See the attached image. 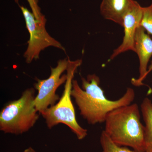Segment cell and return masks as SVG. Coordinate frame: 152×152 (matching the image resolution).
Returning <instances> with one entry per match:
<instances>
[{"label":"cell","instance_id":"cell-1","mask_svg":"<svg viewBox=\"0 0 152 152\" xmlns=\"http://www.w3.org/2000/svg\"><path fill=\"white\" fill-rule=\"evenodd\" d=\"M81 80V87L77 80H73L71 96L75 99L81 115L89 124L104 122L110 112L132 104L135 97L134 90L128 88L118 99L109 100L100 86V78L96 74L88 75L86 78L82 77Z\"/></svg>","mask_w":152,"mask_h":152},{"label":"cell","instance_id":"cell-2","mask_svg":"<svg viewBox=\"0 0 152 152\" xmlns=\"http://www.w3.org/2000/svg\"><path fill=\"white\" fill-rule=\"evenodd\" d=\"M104 132L118 145L145 152V126L140 120L137 104H131L110 112L104 122Z\"/></svg>","mask_w":152,"mask_h":152},{"label":"cell","instance_id":"cell-3","mask_svg":"<svg viewBox=\"0 0 152 152\" xmlns=\"http://www.w3.org/2000/svg\"><path fill=\"white\" fill-rule=\"evenodd\" d=\"M36 96L35 88H28L19 99L8 103L0 113V130L19 135L33 128L39 117L34 104Z\"/></svg>","mask_w":152,"mask_h":152},{"label":"cell","instance_id":"cell-4","mask_svg":"<svg viewBox=\"0 0 152 152\" xmlns=\"http://www.w3.org/2000/svg\"><path fill=\"white\" fill-rule=\"evenodd\" d=\"M82 64V60L72 61L69 59L67 79L61 97L56 104L41 114L49 129L59 124H64L70 129L79 140H83L88 135V130L81 126L77 121L75 108L71 99V92L75 74Z\"/></svg>","mask_w":152,"mask_h":152},{"label":"cell","instance_id":"cell-5","mask_svg":"<svg viewBox=\"0 0 152 152\" xmlns=\"http://www.w3.org/2000/svg\"><path fill=\"white\" fill-rule=\"evenodd\" d=\"M20 7L30 34L27 48L24 54L26 62L29 64L34 60L39 59L41 52L49 47L66 51L61 43L52 37L47 32L46 24L37 20L33 13L27 8L22 6Z\"/></svg>","mask_w":152,"mask_h":152},{"label":"cell","instance_id":"cell-6","mask_svg":"<svg viewBox=\"0 0 152 152\" xmlns=\"http://www.w3.org/2000/svg\"><path fill=\"white\" fill-rule=\"evenodd\" d=\"M69 59L60 60L56 66L51 67V74L48 78L38 79L34 84L35 89L38 91L34 101L35 107L39 113L41 114L50 107L54 105L59 100L60 97L56 94L58 88L66 83V74L63 73L67 70Z\"/></svg>","mask_w":152,"mask_h":152},{"label":"cell","instance_id":"cell-7","mask_svg":"<svg viewBox=\"0 0 152 152\" xmlns=\"http://www.w3.org/2000/svg\"><path fill=\"white\" fill-rule=\"evenodd\" d=\"M142 14V7L137 1L132 0L124 18L123 27L124 35L122 43L114 50L110 59H113L119 55L128 51L135 52V35L136 30L140 26Z\"/></svg>","mask_w":152,"mask_h":152},{"label":"cell","instance_id":"cell-8","mask_svg":"<svg viewBox=\"0 0 152 152\" xmlns=\"http://www.w3.org/2000/svg\"><path fill=\"white\" fill-rule=\"evenodd\" d=\"M135 52L139 57L140 62L138 78L132 79V84L135 86H140L145 78L148 64L152 56V39L143 28L139 26L136 30L134 37Z\"/></svg>","mask_w":152,"mask_h":152},{"label":"cell","instance_id":"cell-9","mask_svg":"<svg viewBox=\"0 0 152 152\" xmlns=\"http://www.w3.org/2000/svg\"><path fill=\"white\" fill-rule=\"evenodd\" d=\"M132 0H102L100 7L104 18L123 26L125 14Z\"/></svg>","mask_w":152,"mask_h":152},{"label":"cell","instance_id":"cell-10","mask_svg":"<svg viewBox=\"0 0 152 152\" xmlns=\"http://www.w3.org/2000/svg\"><path fill=\"white\" fill-rule=\"evenodd\" d=\"M141 111L145 124V152H152V102L148 98H145L142 102Z\"/></svg>","mask_w":152,"mask_h":152},{"label":"cell","instance_id":"cell-11","mask_svg":"<svg viewBox=\"0 0 152 152\" xmlns=\"http://www.w3.org/2000/svg\"><path fill=\"white\" fill-rule=\"evenodd\" d=\"M100 142L102 149V152H139L134 150L132 151L126 147L118 145L111 140L104 131L101 134Z\"/></svg>","mask_w":152,"mask_h":152},{"label":"cell","instance_id":"cell-12","mask_svg":"<svg viewBox=\"0 0 152 152\" xmlns=\"http://www.w3.org/2000/svg\"><path fill=\"white\" fill-rule=\"evenodd\" d=\"M140 26L143 28L148 34L152 36V3L148 7H143L142 16Z\"/></svg>","mask_w":152,"mask_h":152},{"label":"cell","instance_id":"cell-13","mask_svg":"<svg viewBox=\"0 0 152 152\" xmlns=\"http://www.w3.org/2000/svg\"><path fill=\"white\" fill-rule=\"evenodd\" d=\"M36 19L37 20L44 24H46L47 20L45 17L42 13L39 5V0H27Z\"/></svg>","mask_w":152,"mask_h":152},{"label":"cell","instance_id":"cell-14","mask_svg":"<svg viewBox=\"0 0 152 152\" xmlns=\"http://www.w3.org/2000/svg\"><path fill=\"white\" fill-rule=\"evenodd\" d=\"M152 71V61L151 62V64L148 67V71H147V72L146 74L145 75V78Z\"/></svg>","mask_w":152,"mask_h":152},{"label":"cell","instance_id":"cell-15","mask_svg":"<svg viewBox=\"0 0 152 152\" xmlns=\"http://www.w3.org/2000/svg\"><path fill=\"white\" fill-rule=\"evenodd\" d=\"M23 152H36L35 150L32 148L31 147H29L28 148L25 150Z\"/></svg>","mask_w":152,"mask_h":152}]
</instances>
